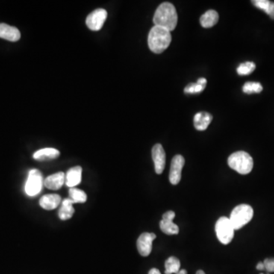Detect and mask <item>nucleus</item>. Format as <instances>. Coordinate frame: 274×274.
Wrapping results in <instances>:
<instances>
[{
	"mask_svg": "<svg viewBox=\"0 0 274 274\" xmlns=\"http://www.w3.org/2000/svg\"><path fill=\"white\" fill-rule=\"evenodd\" d=\"M155 26L166 28L168 31L175 30L178 25V14L175 7L170 3H163L157 8L154 15Z\"/></svg>",
	"mask_w": 274,
	"mask_h": 274,
	"instance_id": "f257e3e1",
	"label": "nucleus"
},
{
	"mask_svg": "<svg viewBox=\"0 0 274 274\" xmlns=\"http://www.w3.org/2000/svg\"><path fill=\"white\" fill-rule=\"evenodd\" d=\"M172 42L171 31L160 26H154L149 31L148 45L149 49L155 54L164 52Z\"/></svg>",
	"mask_w": 274,
	"mask_h": 274,
	"instance_id": "f03ea898",
	"label": "nucleus"
},
{
	"mask_svg": "<svg viewBox=\"0 0 274 274\" xmlns=\"http://www.w3.org/2000/svg\"><path fill=\"white\" fill-rule=\"evenodd\" d=\"M228 164L231 169L236 171L238 173L248 175L252 171L254 162L249 154L244 151H239L228 157Z\"/></svg>",
	"mask_w": 274,
	"mask_h": 274,
	"instance_id": "7ed1b4c3",
	"label": "nucleus"
},
{
	"mask_svg": "<svg viewBox=\"0 0 274 274\" xmlns=\"http://www.w3.org/2000/svg\"><path fill=\"white\" fill-rule=\"evenodd\" d=\"M253 216L254 210L251 206L248 204H241L231 211L229 219L234 230H238L240 229L244 225H247L252 219Z\"/></svg>",
	"mask_w": 274,
	"mask_h": 274,
	"instance_id": "20e7f679",
	"label": "nucleus"
},
{
	"mask_svg": "<svg viewBox=\"0 0 274 274\" xmlns=\"http://www.w3.org/2000/svg\"><path fill=\"white\" fill-rule=\"evenodd\" d=\"M216 232L218 239L223 245H228L232 241L234 237V228L230 221L229 218H219L216 223Z\"/></svg>",
	"mask_w": 274,
	"mask_h": 274,
	"instance_id": "39448f33",
	"label": "nucleus"
},
{
	"mask_svg": "<svg viewBox=\"0 0 274 274\" xmlns=\"http://www.w3.org/2000/svg\"><path fill=\"white\" fill-rule=\"evenodd\" d=\"M44 180L42 172L37 169H31L28 173L25 184V192L28 196L34 197L39 194L43 188Z\"/></svg>",
	"mask_w": 274,
	"mask_h": 274,
	"instance_id": "423d86ee",
	"label": "nucleus"
},
{
	"mask_svg": "<svg viewBox=\"0 0 274 274\" xmlns=\"http://www.w3.org/2000/svg\"><path fill=\"white\" fill-rule=\"evenodd\" d=\"M107 17V13L104 9H97L86 18V25L92 31L101 29Z\"/></svg>",
	"mask_w": 274,
	"mask_h": 274,
	"instance_id": "0eeeda50",
	"label": "nucleus"
},
{
	"mask_svg": "<svg viewBox=\"0 0 274 274\" xmlns=\"http://www.w3.org/2000/svg\"><path fill=\"white\" fill-rule=\"evenodd\" d=\"M156 239L154 233L144 232L140 234L137 239L136 246L140 255L147 257L150 254L152 249V242Z\"/></svg>",
	"mask_w": 274,
	"mask_h": 274,
	"instance_id": "6e6552de",
	"label": "nucleus"
},
{
	"mask_svg": "<svg viewBox=\"0 0 274 274\" xmlns=\"http://www.w3.org/2000/svg\"><path fill=\"white\" fill-rule=\"evenodd\" d=\"M184 163H185V160L182 155H177L172 159L170 174H169V181L173 185H176L181 181V172H182Z\"/></svg>",
	"mask_w": 274,
	"mask_h": 274,
	"instance_id": "1a4fd4ad",
	"label": "nucleus"
},
{
	"mask_svg": "<svg viewBox=\"0 0 274 274\" xmlns=\"http://www.w3.org/2000/svg\"><path fill=\"white\" fill-rule=\"evenodd\" d=\"M175 217V213L174 211L166 212L163 216V219L160 222V228L165 234H177L179 232V228L176 224L174 223L173 219Z\"/></svg>",
	"mask_w": 274,
	"mask_h": 274,
	"instance_id": "9d476101",
	"label": "nucleus"
},
{
	"mask_svg": "<svg viewBox=\"0 0 274 274\" xmlns=\"http://www.w3.org/2000/svg\"><path fill=\"white\" fill-rule=\"evenodd\" d=\"M152 160L155 164V170L156 174L161 175L166 166V152L163 146L160 143L155 144L152 149Z\"/></svg>",
	"mask_w": 274,
	"mask_h": 274,
	"instance_id": "9b49d317",
	"label": "nucleus"
},
{
	"mask_svg": "<svg viewBox=\"0 0 274 274\" xmlns=\"http://www.w3.org/2000/svg\"><path fill=\"white\" fill-rule=\"evenodd\" d=\"M66 181V175L63 172H60L48 176L44 181V185L47 188L52 190H57L61 188Z\"/></svg>",
	"mask_w": 274,
	"mask_h": 274,
	"instance_id": "f8f14e48",
	"label": "nucleus"
},
{
	"mask_svg": "<svg viewBox=\"0 0 274 274\" xmlns=\"http://www.w3.org/2000/svg\"><path fill=\"white\" fill-rule=\"evenodd\" d=\"M21 33L16 27L10 26L7 24H0V38L9 42H16L20 39Z\"/></svg>",
	"mask_w": 274,
	"mask_h": 274,
	"instance_id": "ddd939ff",
	"label": "nucleus"
},
{
	"mask_svg": "<svg viewBox=\"0 0 274 274\" xmlns=\"http://www.w3.org/2000/svg\"><path fill=\"white\" fill-rule=\"evenodd\" d=\"M82 172L83 169L81 166H75L69 169L66 174L65 184L66 186L72 188L80 184L82 181Z\"/></svg>",
	"mask_w": 274,
	"mask_h": 274,
	"instance_id": "4468645a",
	"label": "nucleus"
},
{
	"mask_svg": "<svg viewBox=\"0 0 274 274\" xmlns=\"http://www.w3.org/2000/svg\"><path fill=\"white\" fill-rule=\"evenodd\" d=\"M60 152L54 148H45L34 152L33 158L37 161H50L60 156Z\"/></svg>",
	"mask_w": 274,
	"mask_h": 274,
	"instance_id": "2eb2a0df",
	"label": "nucleus"
},
{
	"mask_svg": "<svg viewBox=\"0 0 274 274\" xmlns=\"http://www.w3.org/2000/svg\"><path fill=\"white\" fill-rule=\"evenodd\" d=\"M61 202L60 195L51 193L42 197L40 200V206L46 210H52L57 208Z\"/></svg>",
	"mask_w": 274,
	"mask_h": 274,
	"instance_id": "dca6fc26",
	"label": "nucleus"
},
{
	"mask_svg": "<svg viewBox=\"0 0 274 274\" xmlns=\"http://www.w3.org/2000/svg\"><path fill=\"white\" fill-rule=\"evenodd\" d=\"M213 120V116L207 112H199L196 113L193 118L194 127L200 131H204L207 130Z\"/></svg>",
	"mask_w": 274,
	"mask_h": 274,
	"instance_id": "f3484780",
	"label": "nucleus"
},
{
	"mask_svg": "<svg viewBox=\"0 0 274 274\" xmlns=\"http://www.w3.org/2000/svg\"><path fill=\"white\" fill-rule=\"evenodd\" d=\"M72 204H74V203L70 198H67L63 201L61 207L59 210V218L61 220H68L72 217L75 213Z\"/></svg>",
	"mask_w": 274,
	"mask_h": 274,
	"instance_id": "a211bd4d",
	"label": "nucleus"
},
{
	"mask_svg": "<svg viewBox=\"0 0 274 274\" xmlns=\"http://www.w3.org/2000/svg\"><path fill=\"white\" fill-rule=\"evenodd\" d=\"M219 21V14L215 10H209L204 13L200 19L201 25L204 28H209L214 26Z\"/></svg>",
	"mask_w": 274,
	"mask_h": 274,
	"instance_id": "6ab92c4d",
	"label": "nucleus"
},
{
	"mask_svg": "<svg viewBox=\"0 0 274 274\" xmlns=\"http://www.w3.org/2000/svg\"><path fill=\"white\" fill-rule=\"evenodd\" d=\"M165 266H166L165 273L177 274L178 271L180 270L181 262H180V260L177 257H170L166 260V263H165Z\"/></svg>",
	"mask_w": 274,
	"mask_h": 274,
	"instance_id": "aec40b11",
	"label": "nucleus"
},
{
	"mask_svg": "<svg viewBox=\"0 0 274 274\" xmlns=\"http://www.w3.org/2000/svg\"><path fill=\"white\" fill-rule=\"evenodd\" d=\"M69 195L74 204H83L87 201V195L85 191L75 187L69 189Z\"/></svg>",
	"mask_w": 274,
	"mask_h": 274,
	"instance_id": "412c9836",
	"label": "nucleus"
},
{
	"mask_svg": "<svg viewBox=\"0 0 274 274\" xmlns=\"http://www.w3.org/2000/svg\"><path fill=\"white\" fill-rule=\"evenodd\" d=\"M262 91H263V87H262L260 83H259L248 82L243 86V92L245 93L248 94V95L254 93H260Z\"/></svg>",
	"mask_w": 274,
	"mask_h": 274,
	"instance_id": "4be33fe9",
	"label": "nucleus"
},
{
	"mask_svg": "<svg viewBox=\"0 0 274 274\" xmlns=\"http://www.w3.org/2000/svg\"><path fill=\"white\" fill-rule=\"evenodd\" d=\"M255 68L256 66L254 63H252V62H246V63H242L237 68V72L240 75H248L252 73Z\"/></svg>",
	"mask_w": 274,
	"mask_h": 274,
	"instance_id": "5701e85b",
	"label": "nucleus"
},
{
	"mask_svg": "<svg viewBox=\"0 0 274 274\" xmlns=\"http://www.w3.org/2000/svg\"><path fill=\"white\" fill-rule=\"evenodd\" d=\"M206 86L199 84V83H191L188 85L187 87L184 89V92L187 94H198L202 92L205 89Z\"/></svg>",
	"mask_w": 274,
	"mask_h": 274,
	"instance_id": "b1692460",
	"label": "nucleus"
},
{
	"mask_svg": "<svg viewBox=\"0 0 274 274\" xmlns=\"http://www.w3.org/2000/svg\"><path fill=\"white\" fill-rule=\"evenodd\" d=\"M252 3L256 7L263 10L267 14L271 2H269L268 0H254V1H252Z\"/></svg>",
	"mask_w": 274,
	"mask_h": 274,
	"instance_id": "393cba45",
	"label": "nucleus"
},
{
	"mask_svg": "<svg viewBox=\"0 0 274 274\" xmlns=\"http://www.w3.org/2000/svg\"><path fill=\"white\" fill-rule=\"evenodd\" d=\"M263 263V265H264L265 269L267 272H274V258L265 259Z\"/></svg>",
	"mask_w": 274,
	"mask_h": 274,
	"instance_id": "a878e982",
	"label": "nucleus"
},
{
	"mask_svg": "<svg viewBox=\"0 0 274 274\" xmlns=\"http://www.w3.org/2000/svg\"><path fill=\"white\" fill-rule=\"evenodd\" d=\"M268 16L272 19H274V3H271L270 7H269V11L267 13Z\"/></svg>",
	"mask_w": 274,
	"mask_h": 274,
	"instance_id": "bb28decb",
	"label": "nucleus"
},
{
	"mask_svg": "<svg viewBox=\"0 0 274 274\" xmlns=\"http://www.w3.org/2000/svg\"><path fill=\"white\" fill-rule=\"evenodd\" d=\"M149 274H162L161 272L156 268H152L149 270Z\"/></svg>",
	"mask_w": 274,
	"mask_h": 274,
	"instance_id": "cd10ccee",
	"label": "nucleus"
},
{
	"mask_svg": "<svg viewBox=\"0 0 274 274\" xmlns=\"http://www.w3.org/2000/svg\"><path fill=\"white\" fill-rule=\"evenodd\" d=\"M257 269H258V270H263V269H265L264 265H263V262H259V263H257Z\"/></svg>",
	"mask_w": 274,
	"mask_h": 274,
	"instance_id": "c85d7f7f",
	"label": "nucleus"
},
{
	"mask_svg": "<svg viewBox=\"0 0 274 274\" xmlns=\"http://www.w3.org/2000/svg\"><path fill=\"white\" fill-rule=\"evenodd\" d=\"M197 83H199V84L203 85V86H206V84H207V80H206V79L201 78L198 80V82H197Z\"/></svg>",
	"mask_w": 274,
	"mask_h": 274,
	"instance_id": "c756f323",
	"label": "nucleus"
},
{
	"mask_svg": "<svg viewBox=\"0 0 274 274\" xmlns=\"http://www.w3.org/2000/svg\"><path fill=\"white\" fill-rule=\"evenodd\" d=\"M177 274H187V272L186 269H180Z\"/></svg>",
	"mask_w": 274,
	"mask_h": 274,
	"instance_id": "7c9ffc66",
	"label": "nucleus"
},
{
	"mask_svg": "<svg viewBox=\"0 0 274 274\" xmlns=\"http://www.w3.org/2000/svg\"><path fill=\"white\" fill-rule=\"evenodd\" d=\"M196 274H206L205 272H204V270H201V269H200V270H198V272H197Z\"/></svg>",
	"mask_w": 274,
	"mask_h": 274,
	"instance_id": "2f4dec72",
	"label": "nucleus"
},
{
	"mask_svg": "<svg viewBox=\"0 0 274 274\" xmlns=\"http://www.w3.org/2000/svg\"><path fill=\"white\" fill-rule=\"evenodd\" d=\"M260 274H263V273H260Z\"/></svg>",
	"mask_w": 274,
	"mask_h": 274,
	"instance_id": "473e14b6",
	"label": "nucleus"
}]
</instances>
